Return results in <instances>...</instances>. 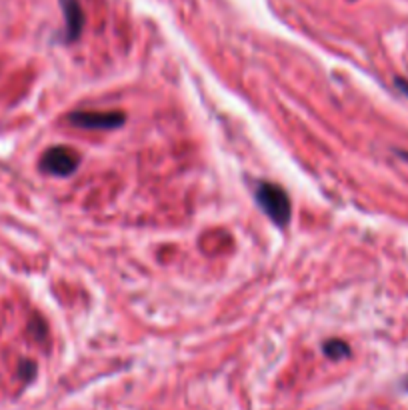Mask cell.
Returning <instances> with one entry per match:
<instances>
[{"instance_id": "5", "label": "cell", "mask_w": 408, "mask_h": 410, "mask_svg": "<svg viewBox=\"0 0 408 410\" xmlns=\"http://www.w3.org/2000/svg\"><path fill=\"white\" fill-rule=\"evenodd\" d=\"M327 355L332 357V359H340V357H346L348 355V346L342 344V342H329L327 344Z\"/></svg>"}, {"instance_id": "4", "label": "cell", "mask_w": 408, "mask_h": 410, "mask_svg": "<svg viewBox=\"0 0 408 410\" xmlns=\"http://www.w3.org/2000/svg\"><path fill=\"white\" fill-rule=\"evenodd\" d=\"M64 21H66V40H77L84 25V14L78 0H60Z\"/></svg>"}, {"instance_id": "2", "label": "cell", "mask_w": 408, "mask_h": 410, "mask_svg": "<svg viewBox=\"0 0 408 410\" xmlns=\"http://www.w3.org/2000/svg\"><path fill=\"white\" fill-rule=\"evenodd\" d=\"M68 120L78 129L114 130L125 125L127 116L123 112H101V110H80L68 114Z\"/></svg>"}, {"instance_id": "1", "label": "cell", "mask_w": 408, "mask_h": 410, "mask_svg": "<svg viewBox=\"0 0 408 410\" xmlns=\"http://www.w3.org/2000/svg\"><path fill=\"white\" fill-rule=\"evenodd\" d=\"M256 201L260 208L272 218L275 225L284 227L290 220V198L279 184L260 182L256 188Z\"/></svg>"}, {"instance_id": "3", "label": "cell", "mask_w": 408, "mask_h": 410, "mask_svg": "<svg viewBox=\"0 0 408 410\" xmlns=\"http://www.w3.org/2000/svg\"><path fill=\"white\" fill-rule=\"evenodd\" d=\"M78 166V154L71 149L64 146H56L42 154L40 160V168L49 175L56 177H68L71 172H75Z\"/></svg>"}]
</instances>
